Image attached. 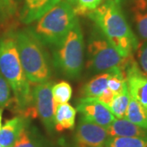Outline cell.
I'll return each mask as SVG.
<instances>
[{
    "label": "cell",
    "instance_id": "cell-3",
    "mask_svg": "<svg viewBox=\"0 0 147 147\" xmlns=\"http://www.w3.org/2000/svg\"><path fill=\"white\" fill-rule=\"evenodd\" d=\"M14 34L21 65L30 83L42 84L52 77V68L42 44L30 30Z\"/></svg>",
    "mask_w": 147,
    "mask_h": 147
},
{
    "label": "cell",
    "instance_id": "cell-1",
    "mask_svg": "<svg viewBox=\"0 0 147 147\" xmlns=\"http://www.w3.org/2000/svg\"><path fill=\"white\" fill-rule=\"evenodd\" d=\"M88 16L121 57H131L139 43L121 9L119 0H107L91 11Z\"/></svg>",
    "mask_w": 147,
    "mask_h": 147
},
{
    "label": "cell",
    "instance_id": "cell-21",
    "mask_svg": "<svg viewBox=\"0 0 147 147\" xmlns=\"http://www.w3.org/2000/svg\"><path fill=\"white\" fill-rule=\"evenodd\" d=\"M107 86L108 88L115 95L120 93L127 86L125 70L121 68L111 69V73Z\"/></svg>",
    "mask_w": 147,
    "mask_h": 147
},
{
    "label": "cell",
    "instance_id": "cell-17",
    "mask_svg": "<svg viewBox=\"0 0 147 147\" xmlns=\"http://www.w3.org/2000/svg\"><path fill=\"white\" fill-rule=\"evenodd\" d=\"M111 69L105 72L96 74L93 78L84 85L81 90V94L84 97H93L99 96L107 88L108 80L110 76Z\"/></svg>",
    "mask_w": 147,
    "mask_h": 147
},
{
    "label": "cell",
    "instance_id": "cell-15",
    "mask_svg": "<svg viewBox=\"0 0 147 147\" xmlns=\"http://www.w3.org/2000/svg\"><path fill=\"white\" fill-rule=\"evenodd\" d=\"M130 11L138 35L147 40V0H133Z\"/></svg>",
    "mask_w": 147,
    "mask_h": 147
},
{
    "label": "cell",
    "instance_id": "cell-20",
    "mask_svg": "<svg viewBox=\"0 0 147 147\" xmlns=\"http://www.w3.org/2000/svg\"><path fill=\"white\" fill-rule=\"evenodd\" d=\"M105 147H147V137H109Z\"/></svg>",
    "mask_w": 147,
    "mask_h": 147
},
{
    "label": "cell",
    "instance_id": "cell-14",
    "mask_svg": "<svg viewBox=\"0 0 147 147\" xmlns=\"http://www.w3.org/2000/svg\"><path fill=\"white\" fill-rule=\"evenodd\" d=\"M11 147H49L47 141L35 127L27 122L16 142Z\"/></svg>",
    "mask_w": 147,
    "mask_h": 147
},
{
    "label": "cell",
    "instance_id": "cell-9",
    "mask_svg": "<svg viewBox=\"0 0 147 147\" xmlns=\"http://www.w3.org/2000/svg\"><path fill=\"white\" fill-rule=\"evenodd\" d=\"M76 109L81 116L90 122L107 129L115 120V116L101 102L93 97H83L76 104Z\"/></svg>",
    "mask_w": 147,
    "mask_h": 147
},
{
    "label": "cell",
    "instance_id": "cell-24",
    "mask_svg": "<svg viewBox=\"0 0 147 147\" xmlns=\"http://www.w3.org/2000/svg\"><path fill=\"white\" fill-rule=\"evenodd\" d=\"M15 0H0V21H7L16 12Z\"/></svg>",
    "mask_w": 147,
    "mask_h": 147
},
{
    "label": "cell",
    "instance_id": "cell-8",
    "mask_svg": "<svg viewBox=\"0 0 147 147\" xmlns=\"http://www.w3.org/2000/svg\"><path fill=\"white\" fill-rule=\"evenodd\" d=\"M108 133L103 127L80 117L75 131L74 141L77 147H105Z\"/></svg>",
    "mask_w": 147,
    "mask_h": 147
},
{
    "label": "cell",
    "instance_id": "cell-30",
    "mask_svg": "<svg viewBox=\"0 0 147 147\" xmlns=\"http://www.w3.org/2000/svg\"><path fill=\"white\" fill-rule=\"evenodd\" d=\"M0 147H3V146H1V145H0Z\"/></svg>",
    "mask_w": 147,
    "mask_h": 147
},
{
    "label": "cell",
    "instance_id": "cell-12",
    "mask_svg": "<svg viewBox=\"0 0 147 147\" xmlns=\"http://www.w3.org/2000/svg\"><path fill=\"white\" fill-rule=\"evenodd\" d=\"M106 131L109 137H147V128L136 125L126 119H115Z\"/></svg>",
    "mask_w": 147,
    "mask_h": 147
},
{
    "label": "cell",
    "instance_id": "cell-18",
    "mask_svg": "<svg viewBox=\"0 0 147 147\" xmlns=\"http://www.w3.org/2000/svg\"><path fill=\"white\" fill-rule=\"evenodd\" d=\"M124 119L138 126L147 128V114L139 102L130 96Z\"/></svg>",
    "mask_w": 147,
    "mask_h": 147
},
{
    "label": "cell",
    "instance_id": "cell-16",
    "mask_svg": "<svg viewBox=\"0 0 147 147\" xmlns=\"http://www.w3.org/2000/svg\"><path fill=\"white\" fill-rule=\"evenodd\" d=\"M76 109L69 103L60 104L55 110V130L62 131L72 129L75 123Z\"/></svg>",
    "mask_w": 147,
    "mask_h": 147
},
{
    "label": "cell",
    "instance_id": "cell-11",
    "mask_svg": "<svg viewBox=\"0 0 147 147\" xmlns=\"http://www.w3.org/2000/svg\"><path fill=\"white\" fill-rule=\"evenodd\" d=\"M61 0H25L21 12V21L31 24L38 20L47 11Z\"/></svg>",
    "mask_w": 147,
    "mask_h": 147
},
{
    "label": "cell",
    "instance_id": "cell-27",
    "mask_svg": "<svg viewBox=\"0 0 147 147\" xmlns=\"http://www.w3.org/2000/svg\"><path fill=\"white\" fill-rule=\"evenodd\" d=\"M115 96V94L107 88L99 96H97L96 98L100 102H101L103 105H105L107 108H109V106L111 104L112 100H114Z\"/></svg>",
    "mask_w": 147,
    "mask_h": 147
},
{
    "label": "cell",
    "instance_id": "cell-5",
    "mask_svg": "<svg viewBox=\"0 0 147 147\" xmlns=\"http://www.w3.org/2000/svg\"><path fill=\"white\" fill-rule=\"evenodd\" d=\"M84 40L79 20L57 45L53 47V65L65 77L77 79L84 67Z\"/></svg>",
    "mask_w": 147,
    "mask_h": 147
},
{
    "label": "cell",
    "instance_id": "cell-22",
    "mask_svg": "<svg viewBox=\"0 0 147 147\" xmlns=\"http://www.w3.org/2000/svg\"><path fill=\"white\" fill-rule=\"evenodd\" d=\"M53 98L56 105L68 103L72 96V88L67 82H60L52 87Z\"/></svg>",
    "mask_w": 147,
    "mask_h": 147
},
{
    "label": "cell",
    "instance_id": "cell-29",
    "mask_svg": "<svg viewBox=\"0 0 147 147\" xmlns=\"http://www.w3.org/2000/svg\"><path fill=\"white\" fill-rule=\"evenodd\" d=\"M2 117H3V109H0V129L2 127Z\"/></svg>",
    "mask_w": 147,
    "mask_h": 147
},
{
    "label": "cell",
    "instance_id": "cell-19",
    "mask_svg": "<svg viewBox=\"0 0 147 147\" xmlns=\"http://www.w3.org/2000/svg\"><path fill=\"white\" fill-rule=\"evenodd\" d=\"M130 100V95L127 89V84L120 93L115 95L114 100L109 106V110L115 119H124Z\"/></svg>",
    "mask_w": 147,
    "mask_h": 147
},
{
    "label": "cell",
    "instance_id": "cell-26",
    "mask_svg": "<svg viewBox=\"0 0 147 147\" xmlns=\"http://www.w3.org/2000/svg\"><path fill=\"white\" fill-rule=\"evenodd\" d=\"M11 99V88L3 76L0 74V107L6 105Z\"/></svg>",
    "mask_w": 147,
    "mask_h": 147
},
{
    "label": "cell",
    "instance_id": "cell-25",
    "mask_svg": "<svg viewBox=\"0 0 147 147\" xmlns=\"http://www.w3.org/2000/svg\"><path fill=\"white\" fill-rule=\"evenodd\" d=\"M137 57L140 69L147 76V40H145L142 44H138L137 47Z\"/></svg>",
    "mask_w": 147,
    "mask_h": 147
},
{
    "label": "cell",
    "instance_id": "cell-6",
    "mask_svg": "<svg viewBox=\"0 0 147 147\" xmlns=\"http://www.w3.org/2000/svg\"><path fill=\"white\" fill-rule=\"evenodd\" d=\"M87 56L86 67L92 74H99L114 68L125 70L131 57H121L98 28L90 34Z\"/></svg>",
    "mask_w": 147,
    "mask_h": 147
},
{
    "label": "cell",
    "instance_id": "cell-28",
    "mask_svg": "<svg viewBox=\"0 0 147 147\" xmlns=\"http://www.w3.org/2000/svg\"><path fill=\"white\" fill-rule=\"evenodd\" d=\"M65 1H66L67 3H69L70 5H72L73 7H75L78 4V1L77 0H65Z\"/></svg>",
    "mask_w": 147,
    "mask_h": 147
},
{
    "label": "cell",
    "instance_id": "cell-4",
    "mask_svg": "<svg viewBox=\"0 0 147 147\" xmlns=\"http://www.w3.org/2000/svg\"><path fill=\"white\" fill-rule=\"evenodd\" d=\"M77 20L73 6L61 0L37 20L30 31L42 45L53 47L62 41Z\"/></svg>",
    "mask_w": 147,
    "mask_h": 147
},
{
    "label": "cell",
    "instance_id": "cell-7",
    "mask_svg": "<svg viewBox=\"0 0 147 147\" xmlns=\"http://www.w3.org/2000/svg\"><path fill=\"white\" fill-rule=\"evenodd\" d=\"M52 87L53 84L47 81L38 84L31 92L32 101L34 103L37 115L49 132L55 130V110L57 106L53 98Z\"/></svg>",
    "mask_w": 147,
    "mask_h": 147
},
{
    "label": "cell",
    "instance_id": "cell-13",
    "mask_svg": "<svg viewBox=\"0 0 147 147\" xmlns=\"http://www.w3.org/2000/svg\"><path fill=\"white\" fill-rule=\"evenodd\" d=\"M27 122L26 119L21 116L14 117L7 121L0 129V145L3 147L12 146Z\"/></svg>",
    "mask_w": 147,
    "mask_h": 147
},
{
    "label": "cell",
    "instance_id": "cell-2",
    "mask_svg": "<svg viewBox=\"0 0 147 147\" xmlns=\"http://www.w3.org/2000/svg\"><path fill=\"white\" fill-rule=\"evenodd\" d=\"M0 74L13 92L19 109L29 110L32 101L30 85L20 61L13 33L0 39Z\"/></svg>",
    "mask_w": 147,
    "mask_h": 147
},
{
    "label": "cell",
    "instance_id": "cell-10",
    "mask_svg": "<svg viewBox=\"0 0 147 147\" xmlns=\"http://www.w3.org/2000/svg\"><path fill=\"white\" fill-rule=\"evenodd\" d=\"M125 75L129 95L141 104L147 114V76L131 57L125 68Z\"/></svg>",
    "mask_w": 147,
    "mask_h": 147
},
{
    "label": "cell",
    "instance_id": "cell-23",
    "mask_svg": "<svg viewBox=\"0 0 147 147\" xmlns=\"http://www.w3.org/2000/svg\"><path fill=\"white\" fill-rule=\"evenodd\" d=\"M78 4L74 7L75 14L88 15L91 11L96 9L101 3L102 0H77Z\"/></svg>",
    "mask_w": 147,
    "mask_h": 147
}]
</instances>
